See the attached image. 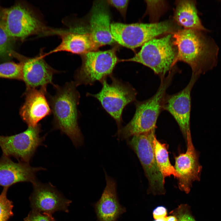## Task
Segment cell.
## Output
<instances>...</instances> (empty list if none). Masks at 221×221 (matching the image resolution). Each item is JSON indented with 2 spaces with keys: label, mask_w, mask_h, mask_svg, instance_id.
Returning a JSON list of instances; mask_svg holds the SVG:
<instances>
[{
  "label": "cell",
  "mask_w": 221,
  "mask_h": 221,
  "mask_svg": "<svg viewBox=\"0 0 221 221\" xmlns=\"http://www.w3.org/2000/svg\"><path fill=\"white\" fill-rule=\"evenodd\" d=\"M199 77L192 74L189 83L184 89L173 95L166 94L165 98L163 110L173 116L186 139L188 133L190 132L191 93Z\"/></svg>",
  "instance_id": "13"
},
{
  "label": "cell",
  "mask_w": 221,
  "mask_h": 221,
  "mask_svg": "<svg viewBox=\"0 0 221 221\" xmlns=\"http://www.w3.org/2000/svg\"><path fill=\"white\" fill-rule=\"evenodd\" d=\"M33 191L29 200L32 210L52 214L57 211L68 212L71 200L65 198L50 183L37 180L32 184Z\"/></svg>",
  "instance_id": "11"
},
{
  "label": "cell",
  "mask_w": 221,
  "mask_h": 221,
  "mask_svg": "<svg viewBox=\"0 0 221 221\" xmlns=\"http://www.w3.org/2000/svg\"><path fill=\"white\" fill-rule=\"evenodd\" d=\"M61 41L60 44L44 56L51 53L66 52L84 55L96 51L100 47L94 41L90 33H79L74 31L60 32Z\"/></svg>",
  "instance_id": "19"
},
{
  "label": "cell",
  "mask_w": 221,
  "mask_h": 221,
  "mask_svg": "<svg viewBox=\"0 0 221 221\" xmlns=\"http://www.w3.org/2000/svg\"><path fill=\"white\" fill-rule=\"evenodd\" d=\"M47 87L26 89L25 101L21 107L20 114L28 126H35L52 113L47 97Z\"/></svg>",
  "instance_id": "14"
},
{
  "label": "cell",
  "mask_w": 221,
  "mask_h": 221,
  "mask_svg": "<svg viewBox=\"0 0 221 221\" xmlns=\"http://www.w3.org/2000/svg\"><path fill=\"white\" fill-rule=\"evenodd\" d=\"M177 50L173 43L172 33L145 43L133 57L121 61L139 63L151 69L160 79L174 67Z\"/></svg>",
  "instance_id": "4"
},
{
  "label": "cell",
  "mask_w": 221,
  "mask_h": 221,
  "mask_svg": "<svg viewBox=\"0 0 221 221\" xmlns=\"http://www.w3.org/2000/svg\"><path fill=\"white\" fill-rule=\"evenodd\" d=\"M107 1V3L116 8L122 16L125 17L129 0H110Z\"/></svg>",
  "instance_id": "27"
},
{
  "label": "cell",
  "mask_w": 221,
  "mask_h": 221,
  "mask_svg": "<svg viewBox=\"0 0 221 221\" xmlns=\"http://www.w3.org/2000/svg\"><path fill=\"white\" fill-rule=\"evenodd\" d=\"M0 17L6 31L13 38L22 40L31 36L51 32L34 12L20 4L2 10Z\"/></svg>",
  "instance_id": "8"
},
{
  "label": "cell",
  "mask_w": 221,
  "mask_h": 221,
  "mask_svg": "<svg viewBox=\"0 0 221 221\" xmlns=\"http://www.w3.org/2000/svg\"><path fill=\"white\" fill-rule=\"evenodd\" d=\"M186 140L187 150L175 157L174 167L179 189L188 193L192 183L200 180L202 166L199 162L198 154L192 142L191 132L188 133Z\"/></svg>",
  "instance_id": "12"
},
{
  "label": "cell",
  "mask_w": 221,
  "mask_h": 221,
  "mask_svg": "<svg viewBox=\"0 0 221 221\" xmlns=\"http://www.w3.org/2000/svg\"><path fill=\"white\" fill-rule=\"evenodd\" d=\"M175 216L177 221H196L192 215L189 206L187 204H181L170 212Z\"/></svg>",
  "instance_id": "25"
},
{
  "label": "cell",
  "mask_w": 221,
  "mask_h": 221,
  "mask_svg": "<svg viewBox=\"0 0 221 221\" xmlns=\"http://www.w3.org/2000/svg\"><path fill=\"white\" fill-rule=\"evenodd\" d=\"M12 39L6 31L0 17V60L9 59L15 55Z\"/></svg>",
  "instance_id": "22"
},
{
  "label": "cell",
  "mask_w": 221,
  "mask_h": 221,
  "mask_svg": "<svg viewBox=\"0 0 221 221\" xmlns=\"http://www.w3.org/2000/svg\"><path fill=\"white\" fill-rule=\"evenodd\" d=\"M167 221H177L176 217L174 215H171L167 216Z\"/></svg>",
  "instance_id": "29"
},
{
  "label": "cell",
  "mask_w": 221,
  "mask_h": 221,
  "mask_svg": "<svg viewBox=\"0 0 221 221\" xmlns=\"http://www.w3.org/2000/svg\"><path fill=\"white\" fill-rule=\"evenodd\" d=\"M154 221H167V216L155 219Z\"/></svg>",
  "instance_id": "30"
},
{
  "label": "cell",
  "mask_w": 221,
  "mask_h": 221,
  "mask_svg": "<svg viewBox=\"0 0 221 221\" xmlns=\"http://www.w3.org/2000/svg\"><path fill=\"white\" fill-rule=\"evenodd\" d=\"M0 78L22 80L21 63L9 62L0 64Z\"/></svg>",
  "instance_id": "23"
},
{
  "label": "cell",
  "mask_w": 221,
  "mask_h": 221,
  "mask_svg": "<svg viewBox=\"0 0 221 221\" xmlns=\"http://www.w3.org/2000/svg\"><path fill=\"white\" fill-rule=\"evenodd\" d=\"M154 146L157 165L164 178L165 179V177L171 175L176 177V170L170 162L165 144L160 142L155 136L154 140Z\"/></svg>",
  "instance_id": "21"
},
{
  "label": "cell",
  "mask_w": 221,
  "mask_h": 221,
  "mask_svg": "<svg viewBox=\"0 0 221 221\" xmlns=\"http://www.w3.org/2000/svg\"><path fill=\"white\" fill-rule=\"evenodd\" d=\"M52 214L31 210L24 221H55Z\"/></svg>",
  "instance_id": "26"
},
{
  "label": "cell",
  "mask_w": 221,
  "mask_h": 221,
  "mask_svg": "<svg viewBox=\"0 0 221 221\" xmlns=\"http://www.w3.org/2000/svg\"><path fill=\"white\" fill-rule=\"evenodd\" d=\"M174 18L177 24L184 27V29L205 32L208 31L202 24L198 14L195 1H176Z\"/></svg>",
  "instance_id": "20"
},
{
  "label": "cell",
  "mask_w": 221,
  "mask_h": 221,
  "mask_svg": "<svg viewBox=\"0 0 221 221\" xmlns=\"http://www.w3.org/2000/svg\"><path fill=\"white\" fill-rule=\"evenodd\" d=\"M56 93L47 94V97L53 116V128L68 136L76 147L83 144V138L78 123V106L80 98L74 82L62 86L55 84Z\"/></svg>",
  "instance_id": "2"
},
{
  "label": "cell",
  "mask_w": 221,
  "mask_h": 221,
  "mask_svg": "<svg viewBox=\"0 0 221 221\" xmlns=\"http://www.w3.org/2000/svg\"><path fill=\"white\" fill-rule=\"evenodd\" d=\"M110 28L115 42L125 47L134 49L161 34L172 33L176 28L172 22L166 21L152 23H113L111 24Z\"/></svg>",
  "instance_id": "6"
},
{
  "label": "cell",
  "mask_w": 221,
  "mask_h": 221,
  "mask_svg": "<svg viewBox=\"0 0 221 221\" xmlns=\"http://www.w3.org/2000/svg\"><path fill=\"white\" fill-rule=\"evenodd\" d=\"M106 184L101 198L94 205L98 221H116L126 211L119 203L114 180L105 173Z\"/></svg>",
  "instance_id": "18"
},
{
  "label": "cell",
  "mask_w": 221,
  "mask_h": 221,
  "mask_svg": "<svg viewBox=\"0 0 221 221\" xmlns=\"http://www.w3.org/2000/svg\"><path fill=\"white\" fill-rule=\"evenodd\" d=\"M55 221H56V220H55Z\"/></svg>",
  "instance_id": "31"
},
{
  "label": "cell",
  "mask_w": 221,
  "mask_h": 221,
  "mask_svg": "<svg viewBox=\"0 0 221 221\" xmlns=\"http://www.w3.org/2000/svg\"><path fill=\"white\" fill-rule=\"evenodd\" d=\"M111 24L106 3L103 1L94 2L90 20V33L99 47L111 45L115 42L111 33Z\"/></svg>",
  "instance_id": "17"
},
{
  "label": "cell",
  "mask_w": 221,
  "mask_h": 221,
  "mask_svg": "<svg viewBox=\"0 0 221 221\" xmlns=\"http://www.w3.org/2000/svg\"><path fill=\"white\" fill-rule=\"evenodd\" d=\"M202 31L184 29L172 33L177 48L176 62L187 63L192 74L199 76L216 66L219 49L214 40Z\"/></svg>",
  "instance_id": "1"
},
{
  "label": "cell",
  "mask_w": 221,
  "mask_h": 221,
  "mask_svg": "<svg viewBox=\"0 0 221 221\" xmlns=\"http://www.w3.org/2000/svg\"><path fill=\"white\" fill-rule=\"evenodd\" d=\"M44 57L42 54L22 59V81L26 89L47 87L49 84L55 85L52 82L53 76L57 71L47 64Z\"/></svg>",
  "instance_id": "15"
},
{
  "label": "cell",
  "mask_w": 221,
  "mask_h": 221,
  "mask_svg": "<svg viewBox=\"0 0 221 221\" xmlns=\"http://www.w3.org/2000/svg\"><path fill=\"white\" fill-rule=\"evenodd\" d=\"M116 49L104 51H93L83 55L82 64L74 76L77 86L93 85L112 75L117 64L119 61Z\"/></svg>",
  "instance_id": "9"
},
{
  "label": "cell",
  "mask_w": 221,
  "mask_h": 221,
  "mask_svg": "<svg viewBox=\"0 0 221 221\" xmlns=\"http://www.w3.org/2000/svg\"><path fill=\"white\" fill-rule=\"evenodd\" d=\"M9 188L4 187L0 194V221H8L14 215L13 203L7 197Z\"/></svg>",
  "instance_id": "24"
},
{
  "label": "cell",
  "mask_w": 221,
  "mask_h": 221,
  "mask_svg": "<svg viewBox=\"0 0 221 221\" xmlns=\"http://www.w3.org/2000/svg\"><path fill=\"white\" fill-rule=\"evenodd\" d=\"M153 216L155 219L167 216V210L164 207L158 206L155 208L153 211Z\"/></svg>",
  "instance_id": "28"
},
{
  "label": "cell",
  "mask_w": 221,
  "mask_h": 221,
  "mask_svg": "<svg viewBox=\"0 0 221 221\" xmlns=\"http://www.w3.org/2000/svg\"><path fill=\"white\" fill-rule=\"evenodd\" d=\"M110 77L111 83H109L105 78L100 82L102 87L99 92L88 95L99 102L103 109L115 120L119 130L122 127L123 109L127 105L136 101L137 92L128 83L112 75Z\"/></svg>",
  "instance_id": "5"
},
{
  "label": "cell",
  "mask_w": 221,
  "mask_h": 221,
  "mask_svg": "<svg viewBox=\"0 0 221 221\" xmlns=\"http://www.w3.org/2000/svg\"><path fill=\"white\" fill-rule=\"evenodd\" d=\"M45 170L41 167L31 166L29 163L13 161L9 157L3 155L0 158V185L9 187L20 182H35L36 173Z\"/></svg>",
  "instance_id": "16"
},
{
  "label": "cell",
  "mask_w": 221,
  "mask_h": 221,
  "mask_svg": "<svg viewBox=\"0 0 221 221\" xmlns=\"http://www.w3.org/2000/svg\"><path fill=\"white\" fill-rule=\"evenodd\" d=\"M175 68L166 76L161 79L159 87L155 94L143 101L135 102V111L132 119L125 126L118 130L117 135L121 140L127 141L134 136L155 129L156 122L163 107L166 91L177 71Z\"/></svg>",
  "instance_id": "3"
},
{
  "label": "cell",
  "mask_w": 221,
  "mask_h": 221,
  "mask_svg": "<svg viewBox=\"0 0 221 221\" xmlns=\"http://www.w3.org/2000/svg\"><path fill=\"white\" fill-rule=\"evenodd\" d=\"M155 130L134 136L127 141L139 159L147 178L149 190L153 194H164L165 180L155 158L154 146Z\"/></svg>",
  "instance_id": "7"
},
{
  "label": "cell",
  "mask_w": 221,
  "mask_h": 221,
  "mask_svg": "<svg viewBox=\"0 0 221 221\" xmlns=\"http://www.w3.org/2000/svg\"><path fill=\"white\" fill-rule=\"evenodd\" d=\"M41 125L28 126L24 131L10 136L0 135L3 155L13 156L19 162L29 163L37 148L42 145L46 135L41 137Z\"/></svg>",
  "instance_id": "10"
}]
</instances>
